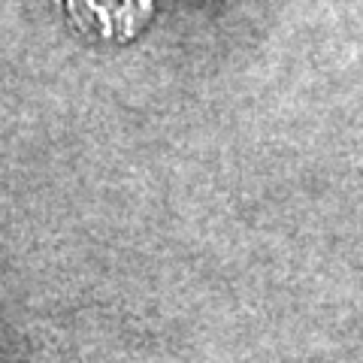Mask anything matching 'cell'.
<instances>
[{"label":"cell","instance_id":"1","mask_svg":"<svg viewBox=\"0 0 363 363\" xmlns=\"http://www.w3.org/2000/svg\"><path fill=\"white\" fill-rule=\"evenodd\" d=\"M70 21L91 40H133L152 16V0H64Z\"/></svg>","mask_w":363,"mask_h":363}]
</instances>
